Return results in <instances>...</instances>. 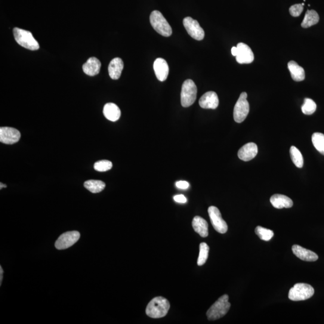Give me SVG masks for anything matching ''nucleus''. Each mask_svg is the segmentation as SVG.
<instances>
[{"instance_id":"1","label":"nucleus","mask_w":324,"mask_h":324,"mask_svg":"<svg viewBox=\"0 0 324 324\" xmlns=\"http://www.w3.org/2000/svg\"><path fill=\"white\" fill-rule=\"evenodd\" d=\"M170 308L167 299L162 297L154 298L147 305L146 312L151 318L158 319L165 317Z\"/></svg>"},{"instance_id":"8","label":"nucleus","mask_w":324,"mask_h":324,"mask_svg":"<svg viewBox=\"0 0 324 324\" xmlns=\"http://www.w3.org/2000/svg\"><path fill=\"white\" fill-rule=\"evenodd\" d=\"M208 214L211 224L214 230L221 234H225L228 231V225L222 218L219 209L214 206H211L208 209Z\"/></svg>"},{"instance_id":"12","label":"nucleus","mask_w":324,"mask_h":324,"mask_svg":"<svg viewBox=\"0 0 324 324\" xmlns=\"http://www.w3.org/2000/svg\"><path fill=\"white\" fill-rule=\"evenodd\" d=\"M21 138V133L18 130L9 127L0 128V141L5 144L18 143Z\"/></svg>"},{"instance_id":"10","label":"nucleus","mask_w":324,"mask_h":324,"mask_svg":"<svg viewBox=\"0 0 324 324\" xmlns=\"http://www.w3.org/2000/svg\"><path fill=\"white\" fill-rule=\"evenodd\" d=\"M80 237V233L76 231H69L61 234L55 242V248L58 250L69 248L78 242Z\"/></svg>"},{"instance_id":"18","label":"nucleus","mask_w":324,"mask_h":324,"mask_svg":"<svg viewBox=\"0 0 324 324\" xmlns=\"http://www.w3.org/2000/svg\"><path fill=\"white\" fill-rule=\"evenodd\" d=\"M270 202L274 208L282 209L283 208H289L292 207L293 202L289 197L283 194H274L270 198Z\"/></svg>"},{"instance_id":"6","label":"nucleus","mask_w":324,"mask_h":324,"mask_svg":"<svg viewBox=\"0 0 324 324\" xmlns=\"http://www.w3.org/2000/svg\"><path fill=\"white\" fill-rule=\"evenodd\" d=\"M197 87L191 79H187L182 85L181 103L184 107L192 106L196 99Z\"/></svg>"},{"instance_id":"16","label":"nucleus","mask_w":324,"mask_h":324,"mask_svg":"<svg viewBox=\"0 0 324 324\" xmlns=\"http://www.w3.org/2000/svg\"><path fill=\"white\" fill-rule=\"evenodd\" d=\"M292 250L296 257L302 261L313 262L318 259V256L315 253L302 248L301 246L294 245L292 246Z\"/></svg>"},{"instance_id":"33","label":"nucleus","mask_w":324,"mask_h":324,"mask_svg":"<svg viewBox=\"0 0 324 324\" xmlns=\"http://www.w3.org/2000/svg\"><path fill=\"white\" fill-rule=\"evenodd\" d=\"M174 199L175 202L178 203H186L187 202V198L185 197L183 194H178V195H176L174 197Z\"/></svg>"},{"instance_id":"24","label":"nucleus","mask_w":324,"mask_h":324,"mask_svg":"<svg viewBox=\"0 0 324 324\" xmlns=\"http://www.w3.org/2000/svg\"><path fill=\"white\" fill-rule=\"evenodd\" d=\"M106 184L100 180H88L85 182L84 187L89 192L93 193L101 192L105 188Z\"/></svg>"},{"instance_id":"17","label":"nucleus","mask_w":324,"mask_h":324,"mask_svg":"<svg viewBox=\"0 0 324 324\" xmlns=\"http://www.w3.org/2000/svg\"><path fill=\"white\" fill-rule=\"evenodd\" d=\"M123 68L124 63L121 58H115L111 60L108 67V72L111 78L114 80L119 79L122 75Z\"/></svg>"},{"instance_id":"13","label":"nucleus","mask_w":324,"mask_h":324,"mask_svg":"<svg viewBox=\"0 0 324 324\" xmlns=\"http://www.w3.org/2000/svg\"><path fill=\"white\" fill-rule=\"evenodd\" d=\"M219 100L217 94L214 91H208L200 97L199 106L203 109L215 110L219 106Z\"/></svg>"},{"instance_id":"21","label":"nucleus","mask_w":324,"mask_h":324,"mask_svg":"<svg viewBox=\"0 0 324 324\" xmlns=\"http://www.w3.org/2000/svg\"><path fill=\"white\" fill-rule=\"evenodd\" d=\"M103 114L106 119L111 122H115L121 116V111L115 103H108L103 107Z\"/></svg>"},{"instance_id":"20","label":"nucleus","mask_w":324,"mask_h":324,"mask_svg":"<svg viewBox=\"0 0 324 324\" xmlns=\"http://www.w3.org/2000/svg\"><path fill=\"white\" fill-rule=\"evenodd\" d=\"M192 227L194 231L200 237L205 238L208 236V224L204 219L200 216H195L192 221Z\"/></svg>"},{"instance_id":"2","label":"nucleus","mask_w":324,"mask_h":324,"mask_svg":"<svg viewBox=\"0 0 324 324\" xmlns=\"http://www.w3.org/2000/svg\"><path fill=\"white\" fill-rule=\"evenodd\" d=\"M230 307L229 296L227 294L222 295L211 305L206 312L208 319L215 320L221 318L228 312Z\"/></svg>"},{"instance_id":"27","label":"nucleus","mask_w":324,"mask_h":324,"mask_svg":"<svg viewBox=\"0 0 324 324\" xmlns=\"http://www.w3.org/2000/svg\"><path fill=\"white\" fill-rule=\"evenodd\" d=\"M209 248L207 244L205 243H202L199 245V255L198 259H197V265L199 266H202L205 264L206 260H207L209 254Z\"/></svg>"},{"instance_id":"14","label":"nucleus","mask_w":324,"mask_h":324,"mask_svg":"<svg viewBox=\"0 0 324 324\" xmlns=\"http://www.w3.org/2000/svg\"><path fill=\"white\" fill-rule=\"evenodd\" d=\"M153 68L157 78L160 81H165L169 75V66L167 62L163 58H159L154 61Z\"/></svg>"},{"instance_id":"32","label":"nucleus","mask_w":324,"mask_h":324,"mask_svg":"<svg viewBox=\"0 0 324 324\" xmlns=\"http://www.w3.org/2000/svg\"><path fill=\"white\" fill-rule=\"evenodd\" d=\"M176 186L180 189H187L189 187L190 184L186 181H179L176 183Z\"/></svg>"},{"instance_id":"7","label":"nucleus","mask_w":324,"mask_h":324,"mask_svg":"<svg viewBox=\"0 0 324 324\" xmlns=\"http://www.w3.org/2000/svg\"><path fill=\"white\" fill-rule=\"evenodd\" d=\"M247 97L248 94L246 92H242L234 106V119L238 123L245 121L249 113L250 106Z\"/></svg>"},{"instance_id":"3","label":"nucleus","mask_w":324,"mask_h":324,"mask_svg":"<svg viewBox=\"0 0 324 324\" xmlns=\"http://www.w3.org/2000/svg\"><path fill=\"white\" fill-rule=\"evenodd\" d=\"M13 32L15 41L23 47L31 51H36L39 49L38 42L29 31L15 28Z\"/></svg>"},{"instance_id":"23","label":"nucleus","mask_w":324,"mask_h":324,"mask_svg":"<svg viewBox=\"0 0 324 324\" xmlns=\"http://www.w3.org/2000/svg\"><path fill=\"white\" fill-rule=\"evenodd\" d=\"M319 17L315 11L308 10L305 13L303 21L301 23V27L307 29L318 23Z\"/></svg>"},{"instance_id":"25","label":"nucleus","mask_w":324,"mask_h":324,"mask_svg":"<svg viewBox=\"0 0 324 324\" xmlns=\"http://www.w3.org/2000/svg\"><path fill=\"white\" fill-rule=\"evenodd\" d=\"M311 141L314 148L324 156V135L322 133H314Z\"/></svg>"},{"instance_id":"19","label":"nucleus","mask_w":324,"mask_h":324,"mask_svg":"<svg viewBox=\"0 0 324 324\" xmlns=\"http://www.w3.org/2000/svg\"><path fill=\"white\" fill-rule=\"evenodd\" d=\"M100 67V61L95 57H91L83 65L82 69L86 75L93 76L99 73Z\"/></svg>"},{"instance_id":"28","label":"nucleus","mask_w":324,"mask_h":324,"mask_svg":"<svg viewBox=\"0 0 324 324\" xmlns=\"http://www.w3.org/2000/svg\"><path fill=\"white\" fill-rule=\"evenodd\" d=\"M316 107V104L312 99L305 98L301 106V111L305 115H311L315 112Z\"/></svg>"},{"instance_id":"29","label":"nucleus","mask_w":324,"mask_h":324,"mask_svg":"<svg viewBox=\"0 0 324 324\" xmlns=\"http://www.w3.org/2000/svg\"><path fill=\"white\" fill-rule=\"evenodd\" d=\"M255 233L262 240L270 241L274 236L272 231L261 227H257L255 229Z\"/></svg>"},{"instance_id":"34","label":"nucleus","mask_w":324,"mask_h":324,"mask_svg":"<svg viewBox=\"0 0 324 324\" xmlns=\"http://www.w3.org/2000/svg\"><path fill=\"white\" fill-rule=\"evenodd\" d=\"M231 53H232L233 56L236 57L237 54V46L235 47V46H234V47L231 49Z\"/></svg>"},{"instance_id":"30","label":"nucleus","mask_w":324,"mask_h":324,"mask_svg":"<svg viewBox=\"0 0 324 324\" xmlns=\"http://www.w3.org/2000/svg\"><path fill=\"white\" fill-rule=\"evenodd\" d=\"M113 168V163L109 160H100L95 163L94 168L98 172H106Z\"/></svg>"},{"instance_id":"15","label":"nucleus","mask_w":324,"mask_h":324,"mask_svg":"<svg viewBox=\"0 0 324 324\" xmlns=\"http://www.w3.org/2000/svg\"><path fill=\"white\" fill-rule=\"evenodd\" d=\"M257 154V145L254 143H249L241 148L238 152V156L243 161L248 162L254 159Z\"/></svg>"},{"instance_id":"5","label":"nucleus","mask_w":324,"mask_h":324,"mask_svg":"<svg viewBox=\"0 0 324 324\" xmlns=\"http://www.w3.org/2000/svg\"><path fill=\"white\" fill-rule=\"evenodd\" d=\"M314 290L312 286L306 283H297L290 289L288 297L294 301L308 300L313 295Z\"/></svg>"},{"instance_id":"26","label":"nucleus","mask_w":324,"mask_h":324,"mask_svg":"<svg viewBox=\"0 0 324 324\" xmlns=\"http://www.w3.org/2000/svg\"><path fill=\"white\" fill-rule=\"evenodd\" d=\"M290 154H291V159L294 165L297 168H301L303 166L304 160L302 154L297 148L292 146L290 149Z\"/></svg>"},{"instance_id":"11","label":"nucleus","mask_w":324,"mask_h":324,"mask_svg":"<svg viewBox=\"0 0 324 324\" xmlns=\"http://www.w3.org/2000/svg\"><path fill=\"white\" fill-rule=\"evenodd\" d=\"M236 60L240 64H250L254 60V54L248 45L239 43L237 46Z\"/></svg>"},{"instance_id":"22","label":"nucleus","mask_w":324,"mask_h":324,"mask_svg":"<svg viewBox=\"0 0 324 324\" xmlns=\"http://www.w3.org/2000/svg\"><path fill=\"white\" fill-rule=\"evenodd\" d=\"M288 67L293 80L297 82L304 81L305 72L303 68L299 66L294 61H289Z\"/></svg>"},{"instance_id":"35","label":"nucleus","mask_w":324,"mask_h":324,"mask_svg":"<svg viewBox=\"0 0 324 324\" xmlns=\"http://www.w3.org/2000/svg\"><path fill=\"white\" fill-rule=\"evenodd\" d=\"M0 271H1V273H0V274H0V275H1V277H0V280H1V283H2V280H3V277L2 276H3V270L2 269V267H0Z\"/></svg>"},{"instance_id":"31","label":"nucleus","mask_w":324,"mask_h":324,"mask_svg":"<svg viewBox=\"0 0 324 324\" xmlns=\"http://www.w3.org/2000/svg\"><path fill=\"white\" fill-rule=\"evenodd\" d=\"M303 9L304 6H302V4L293 5L289 8L290 14L292 17H298L300 16L302 11H303Z\"/></svg>"},{"instance_id":"36","label":"nucleus","mask_w":324,"mask_h":324,"mask_svg":"<svg viewBox=\"0 0 324 324\" xmlns=\"http://www.w3.org/2000/svg\"><path fill=\"white\" fill-rule=\"evenodd\" d=\"M0 186H1V187H0V189H2L3 188L7 187V186H6V184H3L2 183H0Z\"/></svg>"},{"instance_id":"9","label":"nucleus","mask_w":324,"mask_h":324,"mask_svg":"<svg viewBox=\"0 0 324 324\" xmlns=\"http://www.w3.org/2000/svg\"><path fill=\"white\" fill-rule=\"evenodd\" d=\"M183 25L188 34L194 39L202 41L204 38V31L196 20L191 17L185 18L183 20Z\"/></svg>"},{"instance_id":"4","label":"nucleus","mask_w":324,"mask_h":324,"mask_svg":"<svg viewBox=\"0 0 324 324\" xmlns=\"http://www.w3.org/2000/svg\"><path fill=\"white\" fill-rule=\"evenodd\" d=\"M150 21L153 29L160 35L165 37L171 36L172 33L171 27L161 12L157 11L151 12Z\"/></svg>"}]
</instances>
